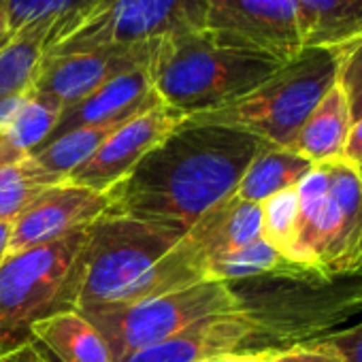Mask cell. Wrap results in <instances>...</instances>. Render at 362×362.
Returning <instances> with one entry per match:
<instances>
[{"instance_id": "27", "label": "cell", "mask_w": 362, "mask_h": 362, "mask_svg": "<svg viewBox=\"0 0 362 362\" xmlns=\"http://www.w3.org/2000/svg\"><path fill=\"white\" fill-rule=\"evenodd\" d=\"M92 0H7V26L9 33H18L24 26L43 20H60L79 11Z\"/></svg>"}, {"instance_id": "7", "label": "cell", "mask_w": 362, "mask_h": 362, "mask_svg": "<svg viewBox=\"0 0 362 362\" xmlns=\"http://www.w3.org/2000/svg\"><path fill=\"white\" fill-rule=\"evenodd\" d=\"M241 309L247 307L230 284L201 281L184 290L126 305H107L83 311L81 315H86L103 334L113 362H119L139 349L181 332L203 317Z\"/></svg>"}, {"instance_id": "11", "label": "cell", "mask_w": 362, "mask_h": 362, "mask_svg": "<svg viewBox=\"0 0 362 362\" xmlns=\"http://www.w3.org/2000/svg\"><path fill=\"white\" fill-rule=\"evenodd\" d=\"M156 45L158 41L43 58L33 88L56 98L62 109H66L105 86L107 81L130 71L149 66Z\"/></svg>"}, {"instance_id": "14", "label": "cell", "mask_w": 362, "mask_h": 362, "mask_svg": "<svg viewBox=\"0 0 362 362\" xmlns=\"http://www.w3.org/2000/svg\"><path fill=\"white\" fill-rule=\"evenodd\" d=\"M54 22L43 20L24 26L0 49V126L16 113L33 90Z\"/></svg>"}, {"instance_id": "8", "label": "cell", "mask_w": 362, "mask_h": 362, "mask_svg": "<svg viewBox=\"0 0 362 362\" xmlns=\"http://www.w3.org/2000/svg\"><path fill=\"white\" fill-rule=\"evenodd\" d=\"M205 33L226 45L264 52L281 62L303 49L294 0H201Z\"/></svg>"}, {"instance_id": "16", "label": "cell", "mask_w": 362, "mask_h": 362, "mask_svg": "<svg viewBox=\"0 0 362 362\" xmlns=\"http://www.w3.org/2000/svg\"><path fill=\"white\" fill-rule=\"evenodd\" d=\"M262 207L243 201L237 192L214 205L188 230L207 260L250 245L260 239Z\"/></svg>"}, {"instance_id": "32", "label": "cell", "mask_w": 362, "mask_h": 362, "mask_svg": "<svg viewBox=\"0 0 362 362\" xmlns=\"http://www.w3.org/2000/svg\"><path fill=\"white\" fill-rule=\"evenodd\" d=\"M343 160L349 162V164H354V166L362 164V119H358L351 126V132H349V139H347V147H345Z\"/></svg>"}, {"instance_id": "3", "label": "cell", "mask_w": 362, "mask_h": 362, "mask_svg": "<svg viewBox=\"0 0 362 362\" xmlns=\"http://www.w3.org/2000/svg\"><path fill=\"white\" fill-rule=\"evenodd\" d=\"M339 66L341 47H303L243 98L190 115L186 122L237 128L288 149L305 119L337 83Z\"/></svg>"}, {"instance_id": "19", "label": "cell", "mask_w": 362, "mask_h": 362, "mask_svg": "<svg viewBox=\"0 0 362 362\" xmlns=\"http://www.w3.org/2000/svg\"><path fill=\"white\" fill-rule=\"evenodd\" d=\"M303 47H341L362 37V0H294Z\"/></svg>"}, {"instance_id": "6", "label": "cell", "mask_w": 362, "mask_h": 362, "mask_svg": "<svg viewBox=\"0 0 362 362\" xmlns=\"http://www.w3.org/2000/svg\"><path fill=\"white\" fill-rule=\"evenodd\" d=\"M181 237L184 233L179 230L128 216H100L90 224L83 245V279L77 311L115 305Z\"/></svg>"}, {"instance_id": "10", "label": "cell", "mask_w": 362, "mask_h": 362, "mask_svg": "<svg viewBox=\"0 0 362 362\" xmlns=\"http://www.w3.org/2000/svg\"><path fill=\"white\" fill-rule=\"evenodd\" d=\"M109 211V199L103 192L64 179L41 192L13 222L9 254L47 245L79 228H88Z\"/></svg>"}, {"instance_id": "26", "label": "cell", "mask_w": 362, "mask_h": 362, "mask_svg": "<svg viewBox=\"0 0 362 362\" xmlns=\"http://www.w3.org/2000/svg\"><path fill=\"white\" fill-rule=\"evenodd\" d=\"M262 230L260 239L275 247L286 260L292 252L296 216H298V194L296 188H288L267 199L262 205Z\"/></svg>"}, {"instance_id": "23", "label": "cell", "mask_w": 362, "mask_h": 362, "mask_svg": "<svg viewBox=\"0 0 362 362\" xmlns=\"http://www.w3.org/2000/svg\"><path fill=\"white\" fill-rule=\"evenodd\" d=\"M130 117H134V115H130ZM130 117H119V119H111V122H100V124L75 128V130L54 139L52 143L35 149L30 156L45 170L66 179L77 166H81Z\"/></svg>"}, {"instance_id": "13", "label": "cell", "mask_w": 362, "mask_h": 362, "mask_svg": "<svg viewBox=\"0 0 362 362\" xmlns=\"http://www.w3.org/2000/svg\"><path fill=\"white\" fill-rule=\"evenodd\" d=\"M158 103H160V96L156 94L153 86H151L147 66L130 71L126 75H119V77L107 81L105 86H100L98 90H94L79 103L62 109V115H60L56 128L52 130V134L45 139L43 145L52 143L54 139H58L75 128L111 122V119H119V117H130V115H136Z\"/></svg>"}, {"instance_id": "35", "label": "cell", "mask_w": 362, "mask_h": 362, "mask_svg": "<svg viewBox=\"0 0 362 362\" xmlns=\"http://www.w3.org/2000/svg\"><path fill=\"white\" fill-rule=\"evenodd\" d=\"M3 33H9V26H7V0H0V35Z\"/></svg>"}, {"instance_id": "17", "label": "cell", "mask_w": 362, "mask_h": 362, "mask_svg": "<svg viewBox=\"0 0 362 362\" xmlns=\"http://www.w3.org/2000/svg\"><path fill=\"white\" fill-rule=\"evenodd\" d=\"M207 256L194 241L190 233L181 237L139 281H134L115 305L136 303L168 294L175 290H184L207 279Z\"/></svg>"}, {"instance_id": "22", "label": "cell", "mask_w": 362, "mask_h": 362, "mask_svg": "<svg viewBox=\"0 0 362 362\" xmlns=\"http://www.w3.org/2000/svg\"><path fill=\"white\" fill-rule=\"evenodd\" d=\"M328 188L341 211L343 262L341 273L362 267V179L358 168L345 160L324 164Z\"/></svg>"}, {"instance_id": "28", "label": "cell", "mask_w": 362, "mask_h": 362, "mask_svg": "<svg viewBox=\"0 0 362 362\" xmlns=\"http://www.w3.org/2000/svg\"><path fill=\"white\" fill-rule=\"evenodd\" d=\"M339 88L345 94L351 122L362 119V37L341 45V66L337 77Z\"/></svg>"}, {"instance_id": "9", "label": "cell", "mask_w": 362, "mask_h": 362, "mask_svg": "<svg viewBox=\"0 0 362 362\" xmlns=\"http://www.w3.org/2000/svg\"><path fill=\"white\" fill-rule=\"evenodd\" d=\"M184 122H186L184 113L160 100L158 105L124 122L66 179L73 181V184L105 194Z\"/></svg>"}, {"instance_id": "25", "label": "cell", "mask_w": 362, "mask_h": 362, "mask_svg": "<svg viewBox=\"0 0 362 362\" xmlns=\"http://www.w3.org/2000/svg\"><path fill=\"white\" fill-rule=\"evenodd\" d=\"M64 177L45 170L33 156L0 168V220L13 222L41 192Z\"/></svg>"}, {"instance_id": "29", "label": "cell", "mask_w": 362, "mask_h": 362, "mask_svg": "<svg viewBox=\"0 0 362 362\" xmlns=\"http://www.w3.org/2000/svg\"><path fill=\"white\" fill-rule=\"evenodd\" d=\"M267 362H343L339 351L326 343H309V345H294L284 351H269Z\"/></svg>"}, {"instance_id": "18", "label": "cell", "mask_w": 362, "mask_h": 362, "mask_svg": "<svg viewBox=\"0 0 362 362\" xmlns=\"http://www.w3.org/2000/svg\"><path fill=\"white\" fill-rule=\"evenodd\" d=\"M60 115L62 105L33 88L16 113L0 126V168L24 160L41 147L56 128Z\"/></svg>"}, {"instance_id": "30", "label": "cell", "mask_w": 362, "mask_h": 362, "mask_svg": "<svg viewBox=\"0 0 362 362\" xmlns=\"http://www.w3.org/2000/svg\"><path fill=\"white\" fill-rule=\"evenodd\" d=\"M324 341L339 351L343 362H362V324L334 332Z\"/></svg>"}, {"instance_id": "37", "label": "cell", "mask_w": 362, "mask_h": 362, "mask_svg": "<svg viewBox=\"0 0 362 362\" xmlns=\"http://www.w3.org/2000/svg\"><path fill=\"white\" fill-rule=\"evenodd\" d=\"M356 168H358V175H360V179H362V164H358Z\"/></svg>"}, {"instance_id": "15", "label": "cell", "mask_w": 362, "mask_h": 362, "mask_svg": "<svg viewBox=\"0 0 362 362\" xmlns=\"http://www.w3.org/2000/svg\"><path fill=\"white\" fill-rule=\"evenodd\" d=\"M351 126L354 122L345 94L339 83H334L305 119L288 149L307 158L315 166L339 162L345 156Z\"/></svg>"}, {"instance_id": "21", "label": "cell", "mask_w": 362, "mask_h": 362, "mask_svg": "<svg viewBox=\"0 0 362 362\" xmlns=\"http://www.w3.org/2000/svg\"><path fill=\"white\" fill-rule=\"evenodd\" d=\"M307 158L286 149L267 143L256 158L245 168L237 194L243 201L262 205L267 199L275 197L277 192H284L288 188H296L298 181L313 168Z\"/></svg>"}, {"instance_id": "34", "label": "cell", "mask_w": 362, "mask_h": 362, "mask_svg": "<svg viewBox=\"0 0 362 362\" xmlns=\"http://www.w3.org/2000/svg\"><path fill=\"white\" fill-rule=\"evenodd\" d=\"M9 239H11V222L0 220V264L9 254Z\"/></svg>"}, {"instance_id": "2", "label": "cell", "mask_w": 362, "mask_h": 362, "mask_svg": "<svg viewBox=\"0 0 362 362\" xmlns=\"http://www.w3.org/2000/svg\"><path fill=\"white\" fill-rule=\"evenodd\" d=\"M281 64L264 52L226 45L194 30L160 39L147 71L160 100L190 117L243 98Z\"/></svg>"}, {"instance_id": "1", "label": "cell", "mask_w": 362, "mask_h": 362, "mask_svg": "<svg viewBox=\"0 0 362 362\" xmlns=\"http://www.w3.org/2000/svg\"><path fill=\"white\" fill-rule=\"evenodd\" d=\"M267 143L250 132L184 122L107 190L109 211L188 233L214 205L237 192Z\"/></svg>"}, {"instance_id": "4", "label": "cell", "mask_w": 362, "mask_h": 362, "mask_svg": "<svg viewBox=\"0 0 362 362\" xmlns=\"http://www.w3.org/2000/svg\"><path fill=\"white\" fill-rule=\"evenodd\" d=\"M88 228H79L47 245L30 247L3 260L0 354L30 343L37 322L77 309Z\"/></svg>"}, {"instance_id": "36", "label": "cell", "mask_w": 362, "mask_h": 362, "mask_svg": "<svg viewBox=\"0 0 362 362\" xmlns=\"http://www.w3.org/2000/svg\"><path fill=\"white\" fill-rule=\"evenodd\" d=\"M11 37H13V33H3V35H0V49H3L11 41Z\"/></svg>"}, {"instance_id": "5", "label": "cell", "mask_w": 362, "mask_h": 362, "mask_svg": "<svg viewBox=\"0 0 362 362\" xmlns=\"http://www.w3.org/2000/svg\"><path fill=\"white\" fill-rule=\"evenodd\" d=\"M203 28L201 0H92L52 24L43 58L156 43Z\"/></svg>"}, {"instance_id": "33", "label": "cell", "mask_w": 362, "mask_h": 362, "mask_svg": "<svg viewBox=\"0 0 362 362\" xmlns=\"http://www.w3.org/2000/svg\"><path fill=\"white\" fill-rule=\"evenodd\" d=\"M269 351H258V354H241V351H230V354H220L201 362H267Z\"/></svg>"}, {"instance_id": "20", "label": "cell", "mask_w": 362, "mask_h": 362, "mask_svg": "<svg viewBox=\"0 0 362 362\" xmlns=\"http://www.w3.org/2000/svg\"><path fill=\"white\" fill-rule=\"evenodd\" d=\"M33 341L47 347L60 362H113L103 334L77 309L37 322Z\"/></svg>"}, {"instance_id": "24", "label": "cell", "mask_w": 362, "mask_h": 362, "mask_svg": "<svg viewBox=\"0 0 362 362\" xmlns=\"http://www.w3.org/2000/svg\"><path fill=\"white\" fill-rule=\"evenodd\" d=\"M286 271H305L292 262H288L275 247L267 241L258 239L250 245L233 250L228 254L216 256L207 262V279L209 281H241L271 273H286Z\"/></svg>"}, {"instance_id": "31", "label": "cell", "mask_w": 362, "mask_h": 362, "mask_svg": "<svg viewBox=\"0 0 362 362\" xmlns=\"http://www.w3.org/2000/svg\"><path fill=\"white\" fill-rule=\"evenodd\" d=\"M0 362H49V360L41 351L39 343L37 341H30V343H26V345H22L18 349L0 354Z\"/></svg>"}, {"instance_id": "12", "label": "cell", "mask_w": 362, "mask_h": 362, "mask_svg": "<svg viewBox=\"0 0 362 362\" xmlns=\"http://www.w3.org/2000/svg\"><path fill=\"white\" fill-rule=\"evenodd\" d=\"M258 326V320L247 309L209 315L156 345L122 358L119 362H201L220 354L237 351Z\"/></svg>"}]
</instances>
